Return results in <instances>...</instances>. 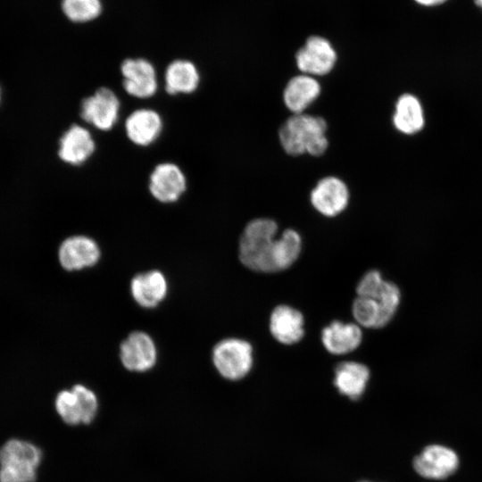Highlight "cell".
<instances>
[{
  "label": "cell",
  "mask_w": 482,
  "mask_h": 482,
  "mask_svg": "<svg viewBox=\"0 0 482 482\" xmlns=\"http://www.w3.org/2000/svg\"><path fill=\"white\" fill-rule=\"evenodd\" d=\"M278 224L268 218L249 221L239 239V260L246 268L264 273L288 269L297 260L302 238L297 231L287 229L277 237Z\"/></svg>",
  "instance_id": "cell-1"
},
{
  "label": "cell",
  "mask_w": 482,
  "mask_h": 482,
  "mask_svg": "<svg viewBox=\"0 0 482 482\" xmlns=\"http://www.w3.org/2000/svg\"><path fill=\"white\" fill-rule=\"evenodd\" d=\"M359 296L353 300L352 313L358 325L381 328L395 317L401 303L398 286L385 280L379 272L369 275L362 283Z\"/></svg>",
  "instance_id": "cell-2"
},
{
  "label": "cell",
  "mask_w": 482,
  "mask_h": 482,
  "mask_svg": "<svg viewBox=\"0 0 482 482\" xmlns=\"http://www.w3.org/2000/svg\"><path fill=\"white\" fill-rule=\"evenodd\" d=\"M327 128L326 120L320 116L304 112L293 114L280 126L278 139L289 155L308 154L318 157L325 154L328 146Z\"/></svg>",
  "instance_id": "cell-3"
},
{
  "label": "cell",
  "mask_w": 482,
  "mask_h": 482,
  "mask_svg": "<svg viewBox=\"0 0 482 482\" xmlns=\"http://www.w3.org/2000/svg\"><path fill=\"white\" fill-rule=\"evenodd\" d=\"M42 452L30 442L10 439L0 448V482H35Z\"/></svg>",
  "instance_id": "cell-4"
},
{
  "label": "cell",
  "mask_w": 482,
  "mask_h": 482,
  "mask_svg": "<svg viewBox=\"0 0 482 482\" xmlns=\"http://www.w3.org/2000/svg\"><path fill=\"white\" fill-rule=\"evenodd\" d=\"M54 407L59 417L67 425H87L96 416L98 400L93 390L77 384L71 389H64L57 394Z\"/></svg>",
  "instance_id": "cell-5"
},
{
  "label": "cell",
  "mask_w": 482,
  "mask_h": 482,
  "mask_svg": "<svg viewBox=\"0 0 482 482\" xmlns=\"http://www.w3.org/2000/svg\"><path fill=\"white\" fill-rule=\"evenodd\" d=\"M212 358L220 375L229 380H239L252 369L253 347L243 339H222L214 345Z\"/></svg>",
  "instance_id": "cell-6"
},
{
  "label": "cell",
  "mask_w": 482,
  "mask_h": 482,
  "mask_svg": "<svg viewBox=\"0 0 482 482\" xmlns=\"http://www.w3.org/2000/svg\"><path fill=\"white\" fill-rule=\"evenodd\" d=\"M120 102L115 92L101 87L82 99L79 116L87 124L101 131L111 130L118 121Z\"/></svg>",
  "instance_id": "cell-7"
},
{
  "label": "cell",
  "mask_w": 482,
  "mask_h": 482,
  "mask_svg": "<svg viewBox=\"0 0 482 482\" xmlns=\"http://www.w3.org/2000/svg\"><path fill=\"white\" fill-rule=\"evenodd\" d=\"M337 54L332 44L320 36H311L295 54L299 71L311 76L329 73L336 65Z\"/></svg>",
  "instance_id": "cell-8"
},
{
  "label": "cell",
  "mask_w": 482,
  "mask_h": 482,
  "mask_svg": "<svg viewBox=\"0 0 482 482\" xmlns=\"http://www.w3.org/2000/svg\"><path fill=\"white\" fill-rule=\"evenodd\" d=\"M120 73L123 89L130 96L146 99L158 90L156 70L145 58H126L120 64Z\"/></svg>",
  "instance_id": "cell-9"
},
{
  "label": "cell",
  "mask_w": 482,
  "mask_h": 482,
  "mask_svg": "<svg viewBox=\"0 0 482 482\" xmlns=\"http://www.w3.org/2000/svg\"><path fill=\"white\" fill-rule=\"evenodd\" d=\"M148 189L151 195L158 202L175 203L187 190L186 175L174 162H160L150 173Z\"/></svg>",
  "instance_id": "cell-10"
},
{
  "label": "cell",
  "mask_w": 482,
  "mask_h": 482,
  "mask_svg": "<svg viewBox=\"0 0 482 482\" xmlns=\"http://www.w3.org/2000/svg\"><path fill=\"white\" fill-rule=\"evenodd\" d=\"M350 198L346 184L336 176L320 179L312 189V207L326 217H335L345 210Z\"/></svg>",
  "instance_id": "cell-11"
},
{
  "label": "cell",
  "mask_w": 482,
  "mask_h": 482,
  "mask_svg": "<svg viewBox=\"0 0 482 482\" xmlns=\"http://www.w3.org/2000/svg\"><path fill=\"white\" fill-rule=\"evenodd\" d=\"M412 464L415 471L425 478L445 479L458 469L459 457L451 448L431 445L414 458Z\"/></svg>",
  "instance_id": "cell-12"
},
{
  "label": "cell",
  "mask_w": 482,
  "mask_h": 482,
  "mask_svg": "<svg viewBox=\"0 0 482 482\" xmlns=\"http://www.w3.org/2000/svg\"><path fill=\"white\" fill-rule=\"evenodd\" d=\"M157 358L152 337L143 331L131 332L120 345V359L123 366L136 372L152 369Z\"/></svg>",
  "instance_id": "cell-13"
},
{
  "label": "cell",
  "mask_w": 482,
  "mask_h": 482,
  "mask_svg": "<svg viewBox=\"0 0 482 482\" xmlns=\"http://www.w3.org/2000/svg\"><path fill=\"white\" fill-rule=\"evenodd\" d=\"M101 255L97 243L84 235H76L65 238L58 249L61 266L68 270H79L94 266Z\"/></svg>",
  "instance_id": "cell-14"
},
{
  "label": "cell",
  "mask_w": 482,
  "mask_h": 482,
  "mask_svg": "<svg viewBox=\"0 0 482 482\" xmlns=\"http://www.w3.org/2000/svg\"><path fill=\"white\" fill-rule=\"evenodd\" d=\"M96 142L84 126L72 124L61 136L57 154L63 162L71 166L85 163L95 153Z\"/></svg>",
  "instance_id": "cell-15"
},
{
  "label": "cell",
  "mask_w": 482,
  "mask_h": 482,
  "mask_svg": "<svg viewBox=\"0 0 482 482\" xmlns=\"http://www.w3.org/2000/svg\"><path fill=\"white\" fill-rule=\"evenodd\" d=\"M124 127L126 136L132 144L148 146L161 136L163 121L157 111L151 108H138L128 115Z\"/></svg>",
  "instance_id": "cell-16"
},
{
  "label": "cell",
  "mask_w": 482,
  "mask_h": 482,
  "mask_svg": "<svg viewBox=\"0 0 482 482\" xmlns=\"http://www.w3.org/2000/svg\"><path fill=\"white\" fill-rule=\"evenodd\" d=\"M303 314L288 305H278L270 317V331L272 337L283 345H294L303 335Z\"/></svg>",
  "instance_id": "cell-17"
},
{
  "label": "cell",
  "mask_w": 482,
  "mask_h": 482,
  "mask_svg": "<svg viewBox=\"0 0 482 482\" xmlns=\"http://www.w3.org/2000/svg\"><path fill=\"white\" fill-rule=\"evenodd\" d=\"M320 92L319 81L313 76L302 73L288 80L283 91V101L293 114L303 113Z\"/></svg>",
  "instance_id": "cell-18"
},
{
  "label": "cell",
  "mask_w": 482,
  "mask_h": 482,
  "mask_svg": "<svg viewBox=\"0 0 482 482\" xmlns=\"http://www.w3.org/2000/svg\"><path fill=\"white\" fill-rule=\"evenodd\" d=\"M130 291L134 300L144 308L157 306L166 296L168 284L159 270L137 274L131 280Z\"/></svg>",
  "instance_id": "cell-19"
},
{
  "label": "cell",
  "mask_w": 482,
  "mask_h": 482,
  "mask_svg": "<svg viewBox=\"0 0 482 482\" xmlns=\"http://www.w3.org/2000/svg\"><path fill=\"white\" fill-rule=\"evenodd\" d=\"M362 332L358 324L332 321L321 331V341L332 354H345L355 350L362 343Z\"/></svg>",
  "instance_id": "cell-20"
},
{
  "label": "cell",
  "mask_w": 482,
  "mask_h": 482,
  "mask_svg": "<svg viewBox=\"0 0 482 482\" xmlns=\"http://www.w3.org/2000/svg\"><path fill=\"white\" fill-rule=\"evenodd\" d=\"M199 84V71L196 65L189 60H173L165 69L164 89L169 95L192 94L196 91Z\"/></svg>",
  "instance_id": "cell-21"
},
{
  "label": "cell",
  "mask_w": 482,
  "mask_h": 482,
  "mask_svg": "<svg viewBox=\"0 0 482 482\" xmlns=\"http://www.w3.org/2000/svg\"><path fill=\"white\" fill-rule=\"evenodd\" d=\"M370 378L369 368L357 362H342L335 368L334 385L341 395L359 399Z\"/></svg>",
  "instance_id": "cell-22"
},
{
  "label": "cell",
  "mask_w": 482,
  "mask_h": 482,
  "mask_svg": "<svg viewBox=\"0 0 482 482\" xmlns=\"http://www.w3.org/2000/svg\"><path fill=\"white\" fill-rule=\"evenodd\" d=\"M393 123L397 130L411 135L420 131L424 125V115L419 100L412 95L401 96L396 104Z\"/></svg>",
  "instance_id": "cell-23"
},
{
  "label": "cell",
  "mask_w": 482,
  "mask_h": 482,
  "mask_svg": "<svg viewBox=\"0 0 482 482\" xmlns=\"http://www.w3.org/2000/svg\"><path fill=\"white\" fill-rule=\"evenodd\" d=\"M64 16L73 23H87L97 19L103 12L102 0H61Z\"/></svg>",
  "instance_id": "cell-24"
},
{
  "label": "cell",
  "mask_w": 482,
  "mask_h": 482,
  "mask_svg": "<svg viewBox=\"0 0 482 482\" xmlns=\"http://www.w3.org/2000/svg\"><path fill=\"white\" fill-rule=\"evenodd\" d=\"M450 0H412L420 7L432 9L447 4Z\"/></svg>",
  "instance_id": "cell-25"
},
{
  "label": "cell",
  "mask_w": 482,
  "mask_h": 482,
  "mask_svg": "<svg viewBox=\"0 0 482 482\" xmlns=\"http://www.w3.org/2000/svg\"><path fill=\"white\" fill-rule=\"evenodd\" d=\"M475 6L482 12V0H473Z\"/></svg>",
  "instance_id": "cell-26"
},
{
  "label": "cell",
  "mask_w": 482,
  "mask_h": 482,
  "mask_svg": "<svg viewBox=\"0 0 482 482\" xmlns=\"http://www.w3.org/2000/svg\"><path fill=\"white\" fill-rule=\"evenodd\" d=\"M1 100H2V89H1V87H0V103H1Z\"/></svg>",
  "instance_id": "cell-27"
},
{
  "label": "cell",
  "mask_w": 482,
  "mask_h": 482,
  "mask_svg": "<svg viewBox=\"0 0 482 482\" xmlns=\"http://www.w3.org/2000/svg\"><path fill=\"white\" fill-rule=\"evenodd\" d=\"M360 482H368V481H360Z\"/></svg>",
  "instance_id": "cell-28"
},
{
  "label": "cell",
  "mask_w": 482,
  "mask_h": 482,
  "mask_svg": "<svg viewBox=\"0 0 482 482\" xmlns=\"http://www.w3.org/2000/svg\"><path fill=\"white\" fill-rule=\"evenodd\" d=\"M369 482V481H368Z\"/></svg>",
  "instance_id": "cell-29"
}]
</instances>
